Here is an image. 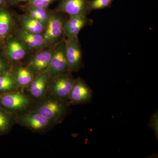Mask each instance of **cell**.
Segmentation results:
<instances>
[{
	"instance_id": "6da1fadb",
	"label": "cell",
	"mask_w": 158,
	"mask_h": 158,
	"mask_svg": "<svg viewBox=\"0 0 158 158\" xmlns=\"http://www.w3.org/2000/svg\"><path fill=\"white\" fill-rule=\"evenodd\" d=\"M46 73L49 79L71 73L66 60L65 39L60 40L54 46L53 52Z\"/></svg>"
},
{
	"instance_id": "7a4b0ae2",
	"label": "cell",
	"mask_w": 158,
	"mask_h": 158,
	"mask_svg": "<svg viewBox=\"0 0 158 158\" xmlns=\"http://www.w3.org/2000/svg\"><path fill=\"white\" fill-rule=\"evenodd\" d=\"M66 21L59 12H49L48 23L43 35L46 45H55L63 39L62 37L65 36L64 26Z\"/></svg>"
},
{
	"instance_id": "3957f363",
	"label": "cell",
	"mask_w": 158,
	"mask_h": 158,
	"mask_svg": "<svg viewBox=\"0 0 158 158\" xmlns=\"http://www.w3.org/2000/svg\"><path fill=\"white\" fill-rule=\"evenodd\" d=\"M67 103L56 98L48 99L43 102L34 112L40 113L52 122H59L67 114Z\"/></svg>"
},
{
	"instance_id": "277c9868",
	"label": "cell",
	"mask_w": 158,
	"mask_h": 158,
	"mask_svg": "<svg viewBox=\"0 0 158 158\" xmlns=\"http://www.w3.org/2000/svg\"><path fill=\"white\" fill-rule=\"evenodd\" d=\"M74 81L70 73L51 79L48 86L51 94L56 98L69 103V96Z\"/></svg>"
},
{
	"instance_id": "5b68a950",
	"label": "cell",
	"mask_w": 158,
	"mask_h": 158,
	"mask_svg": "<svg viewBox=\"0 0 158 158\" xmlns=\"http://www.w3.org/2000/svg\"><path fill=\"white\" fill-rule=\"evenodd\" d=\"M65 54L69 69L71 72H77L83 65L82 52L78 37L65 39Z\"/></svg>"
},
{
	"instance_id": "8992f818",
	"label": "cell",
	"mask_w": 158,
	"mask_h": 158,
	"mask_svg": "<svg viewBox=\"0 0 158 158\" xmlns=\"http://www.w3.org/2000/svg\"><path fill=\"white\" fill-rule=\"evenodd\" d=\"M93 93L91 88L81 78L75 79L69 96V103L84 104L92 100Z\"/></svg>"
},
{
	"instance_id": "52a82bcc",
	"label": "cell",
	"mask_w": 158,
	"mask_h": 158,
	"mask_svg": "<svg viewBox=\"0 0 158 158\" xmlns=\"http://www.w3.org/2000/svg\"><path fill=\"white\" fill-rule=\"evenodd\" d=\"M90 0H62L56 9V12L69 15H87L90 13Z\"/></svg>"
},
{
	"instance_id": "ba28073f",
	"label": "cell",
	"mask_w": 158,
	"mask_h": 158,
	"mask_svg": "<svg viewBox=\"0 0 158 158\" xmlns=\"http://www.w3.org/2000/svg\"><path fill=\"white\" fill-rule=\"evenodd\" d=\"M92 19L87 15H76L69 16L64 26V36L67 38L78 37L80 31L86 26L93 23Z\"/></svg>"
},
{
	"instance_id": "9c48e42d",
	"label": "cell",
	"mask_w": 158,
	"mask_h": 158,
	"mask_svg": "<svg viewBox=\"0 0 158 158\" xmlns=\"http://www.w3.org/2000/svg\"><path fill=\"white\" fill-rule=\"evenodd\" d=\"M54 47L47 50L41 51L35 55L29 62L28 68L33 73L38 74L46 72L53 52Z\"/></svg>"
},
{
	"instance_id": "30bf717a",
	"label": "cell",
	"mask_w": 158,
	"mask_h": 158,
	"mask_svg": "<svg viewBox=\"0 0 158 158\" xmlns=\"http://www.w3.org/2000/svg\"><path fill=\"white\" fill-rule=\"evenodd\" d=\"M0 101L3 106L14 110L25 109L30 104L28 98L23 94L19 92L5 94L2 97Z\"/></svg>"
},
{
	"instance_id": "8fae6325",
	"label": "cell",
	"mask_w": 158,
	"mask_h": 158,
	"mask_svg": "<svg viewBox=\"0 0 158 158\" xmlns=\"http://www.w3.org/2000/svg\"><path fill=\"white\" fill-rule=\"evenodd\" d=\"M19 121L25 126L35 130H40L48 127L52 122L37 112L29 113L19 117Z\"/></svg>"
},
{
	"instance_id": "7c38bea8",
	"label": "cell",
	"mask_w": 158,
	"mask_h": 158,
	"mask_svg": "<svg viewBox=\"0 0 158 158\" xmlns=\"http://www.w3.org/2000/svg\"><path fill=\"white\" fill-rule=\"evenodd\" d=\"M27 46L19 40L11 38L7 43L6 53L9 59L17 62L24 58L27 54Z\"/></svg>"
},
{
	"instance_id": "4fadbf2b",
	"label": "cell",
	"mask_w": 158,
	"mask_h": 158,
	"mask_svg": "<svg viewBox=\"0 0 158 158\" xmlns=\"http://www.w3.org/2000/svg\"><path fill=\"white\" fill-rule=\"evenodd\" d=\"M18 36L23 43L32 49H40L46 45L41 34H33L22 30L19 31Z\"/></svg>"
},
{
	"instance_id": "5bb4252c",
	"label": "cell",
	"mask_w": 158,
	"mask_h": 158,
	"mask_svg": "<svg viewBox=\"0 0 158 158\" xmlns=\"http://www.w3.org/2000/svg\"><path fill=\"white\" fill-rule=\"evenodd\" d=\"M46 72L38 74L30 84V92L36 98H40L45 93L46 88L48 81Z\"/></svg>"
},
{
	"instance_id": "9a60e30c",
	"label": "cell",
	"mask_w": 158,
	"mask_h": 158,
	"mask_svg": "<svg viewBox=\"0 0 158 158\" xmlns=\"http://www.w3.org/2000/svg\"><path fill=\"white\" fill-rule=\"evenodd\" d=\"M21 23L23 30L29 33L41 34L45 30V27L41 23L28 14L22 18Z\"/></svg>"
},
{
	"instance_id": "2e32d148",
	"label": "cell",
	"mask_w": 158,
	"mask_h": 158,
	"mask_svg": "<svg viewBox=\"0 0 158 158\" xmlns=\"http://www.w3.org/2000/svg\"><path fill=\"white\" fill-rule=\"evenodd\" d=\"M14 77L16 84L21 87L30 85L34 79V73L28 68L18 67L15 72Z\"/></svg>"
},
{
	"instance_id": "e0dca14e",
	"label": "cell",
	"mask_w": 158,
	"mask_h": 158,
	"mask_svg": "<svg viewBox=\"0 0 158 158\" xmlns=\"http://www.w3.org/2000/svg\"><path fill=\"white\" fill-rule=\"evenodd\" d=\"M27 13L31 17L40 22L46 28L48 20L49 12L45 8L27 7Z\"/></svg>"
},
{
	"instance_id": "ac0fdd59",
	"label": "cell",
	"mask_w": 158,
	"mask_h": 158,
	"mask_svg": "<svg viewBox=\"0 0 158 158\" xmlns=\"http://www.w3.org/2000/svg\"><path fill=\"white\" fill-rule=\"evenodd\" d=\"M12 20L11 15L5 10L0 11V37H4L11 30Z\"/></svg>"
},
{
	"instance_id": "d6986e66",
	"label": "cell",
	"mask_w": 158,
	"mask_h": 158,
	"mask_svg": "<svg viewBox=\"0 0 158 158\" xmlns=\"http://www.w3.org/2000/svg\"><path fill=\"white\" fill-rule=\"evenodd\" d=\"M16 83L14 76L9 73L0 76V91H9L15 88Z\"/></svg>"
},
{
	"instance_id": "ffe728a7",
	"label": "cell",
	"mask_w": 158,
	"mask_h": 158,
	"mask_svg": "<svg viewBox=\"0 0 158 158\" xmlns=\"http://www.w3.org/2000/svg\"><path fill=\"white\" fill-rule=\"evenodd\" d=\"M113 0H90L89 3V10L90 11L101 10L109 8L111 6Z\"/></svg>"
},
{
	"instance_id": "44dd1931",
	"label": "cell",
	"mask_w": 158,
	"mask_h": 158,
	"mask_svg": "<svg viewBox=\"0 0 158 158\" xmlns=\"http://www.w3.org/2000/svg\"><path fill=\"white\" fill-rule=\"evenodd\" d=\"M57 0H30L27 7L47 9L51 4Z\"/></svg>"
},
{
	"instance_id": "7402d4cb",
	"label": "cell",
	"mask_w": 158,
	"mask_h": 158,
	"mask_svg": "<svg viewBox=\"0 0 158 158\" xmlns=\"http://www.w3.org/2000/svg\"><path fill=\"white\" fill-rule=\"evenodd\" d=\"M10 123L9 117L0 111V131H5L8 128Z\"/></svg>"
},
{
	"instance_id": "603a6c76",
	"label": "cell",
	"mask_w": 158,
	"mask_h": 158,
	"mask_svg": "<svg viewBox=\"0 0 158 158\" xmlns=\"http://www.w3.org/2000/svg\"><path fill=\"white\" fill-rule=\"evenodd\" d=\"M150 126L152 128L155 133L156 135L158 136V113L156 112L155 114L152 115V117L150 120Z\"/></svg>"
},
{
	"instance_id": "cb8c5ba5",
	"label": "cell",
	"mask_w": 158,
	"mask_h": 158,
	"mask_svg": "<svg viewBox=\"0 0 158 158\" xmlns=\"http://www.w3.org/2000/svg\"><path fill=\"white\" fill-rule=\"evenodd\" d=\"M6 68V65L4 61L0 58V73H2Z\"/></svg>"
},
{
	"instance_id": "d4e9b609",
	"label": "cell",
	"mask_w": 158,
	"mask_h": 158,
	"mask_svg": "<svg viewBox=\"0 0 158 158\" xmlns=\"http://www.w3.org/2000/svg\"><path fill=\"white\" fill-rule=\"evenodd\" d=\"M8 1L11 4H15L17 3V0H8Z\"/></svg>"
},
{
	"instance_id": "484cf974",
	"label": "cell",
	"mask_w": 158,
	"mask_h": 158,
	"mask_svg": "<svg viewBox=\"0 0 158 158\" xmlns=\"http://www.w3.org/2000/svg\"><path fill=\"white\" fill-rule=\"evenodd\" d=\"M5 0H0V6H2L4 3Z\"/></svg>"
},
{
	"instance_id": "4316f807",
	"label": "cell",
	"mask_w": 158,
	"mask_h": 158,
	"mask_svg": "<svg viewBox=\"0 0 158 158\" xmlns=\"http://www.w3.org/2000/svg\"><path fill=\"white\" fill-rule=\"evenodd\" d=\"M30 0H17V3L20 2H25V1H29Z\"/></svg>"
}]
</instances>
